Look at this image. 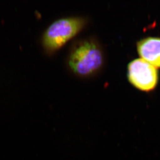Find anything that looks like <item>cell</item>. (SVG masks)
<instances>
[{
    "label": "cell",
    "mask_w": 160,
    "mask_h": 160,
    "mask_svg": "<svg viewBox=\"0 0 160 160\" xmlns=\"http://www.w3.org/2000/svg\"><path fill=\"white\" fill-rule=\"evenodd\" d=\"M139 56L155 68H160V38H149L137 45Z\"/></svg>",
    "instance_id": "cell-4"
},
{
    "label": "cell",
    "mask_w": 160,
    "mask_h": 160,
    "mask_svg": "<svg viewBox=\"0 0 160 160\" xmlns=\"http://www.w3.org/2000/svg\"><path fill=\"white\" fill-rule=\"evenodd\" d=\"M84 26V20L79 17L65 18L50 25L43 36V44L47 50H58L76 36Z\"/></svg>",
    "instance_id": "cell-1"
},
{
    "label": "cell",
    "mask_w": 160,
    "mask_h": 160,
    "mask_svg": "<svg viewBox=\"0 0 160 160\" xmlns=\"http://www.w3.org/2000/svg\"><path fill=\"white\" fill-rule=\"evenodd\" d=\"M103 62V54L99 47L90 41L81 42L75 47L68 61L72 71L81 76L89 75L95 72Z\"/></svg>",
    "instance_id": "cell-2"
},
{
    "label": "cell",
    "mask_w": 160,
    "mask_h": 160,
    "mask_svg": "<svg viewBox=\"0 0 160 160\" xmlns=\"http://www.w3.org/2000/svg\"><path fill=\"white\" fill-rule=\"evenodd\" d=\"M128 78L136 88L149 91L156 87L158 80L157 70L142 59L131 62L128 66Z\"/></svg>",
    "instance_id": "cell-3"
}]
</instances>
